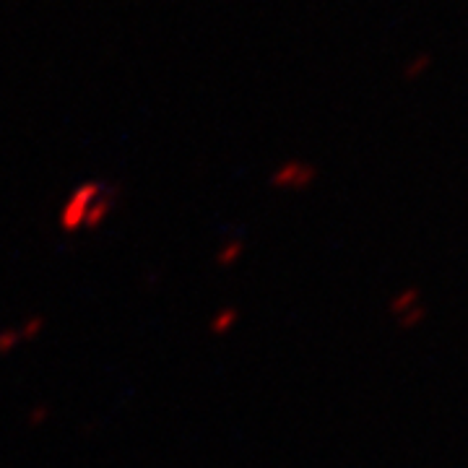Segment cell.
Wrapping results in <instances>:
<instances>
[{
	"mask_svg": "<svg viewBox=\"0 0 468 468\" xmlns=\"http://www.w3.org/2000/svg\"><path fill=\"white\" fill-rule=\"evenodd\" d=\"M107 182L102 180H84L65 195L63 206L57 211V226L63 234H81L84 232L86 216L91 211L94 201L102 195Z\"/></svg>",
	"mask_w": 468,
	"mask_h": 468,
	"instance_id": "cell-1",
	"label": "cell"
},
{
	"mask_svg": "<svg viewBox=\"0 0 468 468\" xmlns=\"http://www.w3.org/2000/svg\"><path fill=\"white\" fill-rule=\"evenodd\" d=\"M318 177V170L305 159H284L271 172L268 185L278 192H302Z\"/></svg>",
	"mask_w": 468,
	"mask_h": 468,
	"instance_id": "cell-2",
	"label": "cell"
},
{
	"mask_svg": "<svg viewBox=\"0 0 468 468\" xmlns=\"http://www.w3.org/2000/svg\"><path fill=\"white\" fill-rule=\"evenodd\" d=\"M237 323H240V309L232 307V305H224L208 318V333L216 339H224L237 328Z\"/></svg>",
	"mask_w": 468,
	"mask_h": 468,
	"instance_id": "cell-3",
	"label": "cell"
},
{
	"mask_svg": "<svg viewBox=\"0 0 468 468\" xmlns=\"http://www.w3.org/2000/svg\"><path fill=\"white\" fill-rule=\"evenodd\" d=\"M245 255V242L242 237H226L222 245L216 247V266L219 268H234Z\"/></svg>",
	"mask_w": 468,
	"mask_h": 468,
	"instance_id": "cell-4",
	"label": "cell"
},
{
	"mask_svg": "<svg viewBox=\"0 0 468 468\" xmlns=\"http://www.w3.org/2000/svg\"><path fill=\"white\" fill-rule=\"evenodd\" d=\"M416 305H422V289L419 287H404L398 294H393L390 305H388V312H390L393 318H398V315L408 312V309L416 307Z\"/></svg>",
	"mask_w": 468,
	"mask_h": 468,
	"instance_id": "cell-5",
	"label": "cell"
},
{
	"mask_svg": "<svg viewBox=\"0 0 468 468\" xmlns=\"http://www.w3.org/2000/svg\"><path fill=\"white\" fill-rule=\"evenodd\" d=\"M16 328H19L21 343H32V341L42 339L44 328H47V320H44V315H29V318H24L21 325H16Z\"/></svg>",
	"mask_w": 468,
	"mask_h": 468,
	"instance_id": "cell-6",
	"label": "cell"
},
{
	"mask_svg": "<svg viewBox=\"0 0 468 468\" xmlns=\"http://www.w3.org/2000/svg\"><path fill=\"white\" fill-rule=\"evenodd\" d=\"M424 320H426V307L424 305H416V307H411L408 312L398 315V318H395V325L401 330H416Z\"/></svg>",
	"mask_w": 468,
	"mask_h": 468,
	"instance_id": "cell-7",
	"label": "cell"
},
{
	"mask_svg": "<svg viewBox=\"0 0 468 468\" xmlns=\"http://www.w3.org/2000/svg\"><path fill=\"white\" fill-rule=\"evenodd\" d=\"M19 346H21L19 328H16V325H3V328H0V357H11Z\"/></svg>",
	"mask_w": 468,
	"mask_h": 468,
	"instance_id": "cell-8",
	"label": "cell"
},
{
	"mask_svg": "<svg viewBox=\"0 0 468 468\" xmlns=\"http://www.w3.org/2000/svg\"><path fill=\"white\" fill-rule=\"evenodd\" d=\"M47 419H50V406L47 404H37L29 408V414H26V422H29V426H44L47 424Z\"/></svg>",
	"mask_w": 468,
	"mask_h": 468,
	"instance_id": "cell-9",
	"label": "cell"
}]
</instances>
